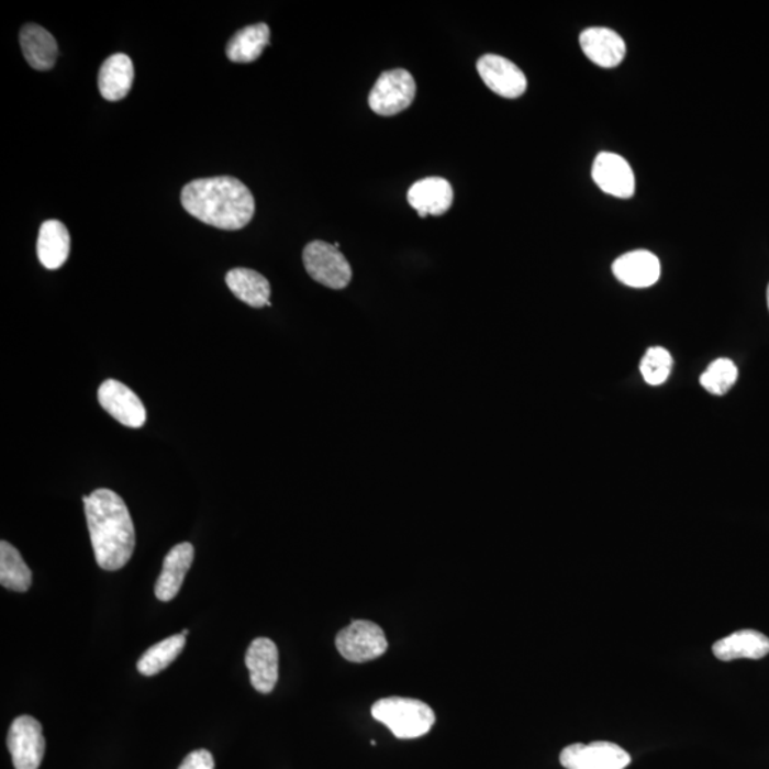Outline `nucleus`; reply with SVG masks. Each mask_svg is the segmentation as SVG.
Segmentation results:
<instances>
[{"label":"nucleus","instance_id":"1","mask_svg":"<svg viewBox=\"0 0 769 769\" xmlns=\"http://www.w3.org/2000/svg\"><path fill=\"white\" fill-rule=\"evenodd\" d=\"M96 561L103 570L123 569L132 559L136 532L124 500L110 489L83 498Z\"/></svg>","mask_w":769,"mask_h":769},{"label":"nucleus","instance_id":"2","mask_svg":"<svg viewBox=\"0 0 769 769\" xmlns=\"http://www.w3.org/2000/svg\"><path fill=\"white\" fill-rule=\"evenodd\" d=\"M181 204L201 223L229 231L244 229L256 213L253 192L230 176L189 182L181 191Z\"/></svg>","mask_w":769,"mask_h":769},{"label":"nucleus","instance_id":"3","mask_svg":"<svg viewBox=\"0 0 769 769\" xmlns=\"http://www.w3.org/2000/svg\"><path fill=\"white\" fill-rule=\"evenodd\" d=\"M372 717L401 739L420 738L434 727V710L420 700L388 696L372 705Z\"/></svg>","mask_w":769,"mask_h":769},{"label":"nucleus","instance_id":"4","mask_svg":"<svg viewBox=\"0 0 769 769\" xmlns=\"http://www.w3.org/2000/svg\"><path fill=\"white\" fill-rule=\"evenodd\" d=\"M302 259L312 280L331 290H344L353 280V268L335 244L312 242L304 248Z\"/></svg>","mask_w":769,"mask_h":769},{"label":"nucleus","instance_id":"5","mask_svg":"<svg viewBox=\"0 0 769 769\" xmlns=\"http://www.w3.org/2000/svg\"><path fill=\"white\" fill-rule=\"evenodd\" d=\"M415 96L416 83L410 71H383L369 93V108L372 112L388 118L410 108Z\"/></svg>","mask_w":769,"mask_h":769},{"label":"nucleus","instance_id":"6","mask_svg":"<svg viewBox=\"0 0 769 769\" xmlns=\"http://www.w3.org/2000/svg\"><path fill=\"white\" fill-rule=\"evenodd\" d=\"M336 648L350 662L377 660L388 650L383 629L367 620H355L336 636Z\"/></svg>","mask_w":769,"mask_h":769},{"label":"nucleus","instance_id":"7","mask_svg":"<svg viewBox=\"0 0 769 769\" xmlns=\"http://www.w3.org/2000/svg\"><path fill=\"white\" fill-rule=\"evenodd\" d=\"M14 769H37L45 756V737L42 724L31 715H21L13 721L8 734Z\"/></svg>","mask_w":769,"mask_h":769},{"label":"nucleus","instance_id":"8","mask_svg":"<svg viewBox=\"0 0 769 769\" xmlns=\"http://www.w3.org/2000/svg\"><path fill=\"white\" fill-rule=\"evenodd\" d=\"M632 757L617 744L594 742L573 744L560 754V764L566 769H626Z\"/></svg>","mask_w":769,"mask_h":769},{"label":"nucleus","instance_id":"9","mask_svg":"<svg viewBox=\"0 0 769 769\" xmlns=\"http://www.w3.org/2000/svg\"><path fill=\"white\" fill-rule=\"evenodd\" d=\"M98 398L103 410L122 425L138 430L146 423V408L141 398L126 384L115 379H108L100 384Z\"/></svg>","mask_w":769,"mask_h":769},{"label":"nucleus","instance_id":"10","mask_svg":"<svg viewBox=\"0 0 769 769\" xmlns=\"http://www.w3.org/2000/svg\"><path fill=\"white\" fill-rule=\"evenodd\" d=\"M476 67L484 85L502 98H521L527 89L525 74L506 57L484 55L480 57Z\"/></svg>","mask_w":769,"mask_h":769},{"label":"nucleus","instance_id":"11","mask_svg":"<svg viewBox=\"0 0 769 769\" xmlns=\"http://www.w3.org/2000/svg\"><path fill=\"white\" fill-rule=\"evenodd\" d=\"M593 179L600 190L618 199H629L636 190V179L626 158L614 153H600L593 166Z\"/></svg>","mask_w":769,"mask_h":769},{"label":"nucleus","instance_id":"12","mask_svg":"<svg viewBox=\"0 0 769 769\" xmlns=\"http://www.w3.org/2000/svg\"><path fill=\"white\" fill-rule=\"evenodd\" d=\"M245 665L249 671V681L261 694H269L278 681V648L276 643L266 637H258L245 654Z\"/></svg>","mask_w":769,"mask_h":769},{"label":"nucleus","instance_id":"13","mask_svg":"<svg viewBox=\"0 0 769 769\" xmlns=\"http://www.w3.org/2000/svg\"><path fill=\"white\" fill-rule=\"evenodd\" d=\"M408 203L422 219L426 215H444L454 205V189L442 177H426L416 181L408 191Z\"/></svg>","mask_w":769,"mask_h":769},{"label":"nucleus","instance_id":"14","mask_svg":"<svg viewBox=\"0 0 769 769\" xmlns=\"http://www.w3.org/2000/svg\"><path fill=\"white\" fill-rule=\"evenodd\" d=\"M584 55L598 66L615 67L626 57L627 46L617 32L608 27H589L580 35Z\"/></svg>","mask_w":769,"mask_h":769},{"label":"nucleus","instance_id":"15","mask_svg":"<svg viewBox=\"0 0 769 769\" xmlns=\"http://www.w3.org/2000/svg\"><path fill=\"white\" fill-rule=\"evenodd\" d=\"M613 274L620 282L628 287H651L661 276L660 259L646 249L627 253L615 259Z\"/></svg>","mask_w":769,"mask_h":769},{"label":"nucleus","instance_id":"16","mask_svg":"<svg viewBox=\"0 0 769 769\" xmlns=\"http://www.w3.org/2000/svg\"><path fill=\"white\" fill-rule=\"evenodd\" d=\"M192 560H194V547L191 543H180L167 553L163 561L161 575L158 576L156 589H154L160 602H170L179 594Z\"/></svg>","mask_w":769,"mask_h":769},{"label":"nucleus","instance_id":"17","mask_svg":"<svg viewBox=\"0 0 769 769\" xmlns=\"http://www.w3.org/2000/svg\"><path fill=\"white\" fill-rule=\"evenodd\" d=\"M713 654L720 661L761 660L769 654V638L757 629H739L714 643Z\"/></svg>","mask_w":769,"mask_h":769},{"label":"nucleus","instance_id":"18","mask_svg":"<svg viewBox=\"0 0 769 769\" xmlns=\"http://www.w3.org/2000/svg\"><path fill=\"white\" fill-rule=\"evenodd\" d=\"M70 254V234L66 225L57 220H47L38 230L37 257L47 269L65 266Z\"/></svg>","mask_w":769,"mask_h":769},{"label":"nucleus","instance_id":"19","mask_svg":"<svg viewBox=\"0 0 769 769\" xmlns=\"http://www.w3.org/2000/svg\"><path fill=\"white\" fill-rule=\"evenodd\" d=\"M134 81L132 59L123 53L110 56L99 71V90L109 102H119L126 98Z\"/></svg>","mask_w":769,"mask_h":769},{"label":"nucleus","instance_id":"20","mask_svg":"<svg viewBox=\"0 0 769 769\" xmlns=\"http://www.w3.org/2000/svg\"><path fill=\"white\" fill-rule=\"evenodd\" d=\"M21 46L23 55L33 69L46 71L56 64L57 43L46 29L29 23L21 31Z\"/></svg>","mask_w":769,"mask_h":769},{"label":"nucleus","instance_id":"21","mask_svg":"<svg viewBox=\"0 0 769 769\" xmlns=\"http://www.w3.org/2000/svg\"><path fill=\"white\" fill-rule=\"evenodd\" d=\"M230 291L239 301L253 308L271 305V286L266 277L249 268H234L225 276Z\"/></svg>","mask_w":769,"mask_h":769},{"label":"nucleus","instance_id":"22","mask_svg":"<svg viewBox=\"0 0 769 769\" xmlns=\"http://www.w3.org/2000/svg\"><path fill=\"white\" fill-rule=\"evenodd\" d=\"M269 32L266 23H257L235 33L227 45V57L234 64H253L269 45Z\"/></svg>","mask_w":769,"mask_h":769},{"label":"nucleus","instance_id":"23","mask_svg":"<svg viewBox=\"0 0 769 769\" xmlns=\"http://www.w3.org/2000/svg\"><path fill=\"white\" fill-rule=\"evenodd\" d=\"M0 584L13 591H27L32 584V571L21 553L11 543H0Z\"/></svg>","mask_w":769,"mask_h":769},{"label":"nucleus","instance_id":"24","mask_svg":"<svg viewBox=\"0 0 769 769\" xmlns=\"http://www.w3.org/2000/svg\"><path fill=\"white\" fill-rule=\"evenodd\" d=\"M185 646L186 637L182 636V634H176V636L168 637L166 640L154 644L153 647L148 648V650L143 654L141 660H138L137 670L141 671L143 676L147 677L158 675V672L165 670L166 667L170 666L171 662L180 656Z\"/></svg>","mask_w":769,"mask_h":769},{"label":"nucleus","instance_id":"25","mask_svg":"<svg viewBox=\"0 0 769 769\" xmlns=\"http://www.w3.org/2000/svg\"><path fill=\"white\" fill-rule=\"evenodd\" d=\"M738 379V368L733 360L720 358L710 364L706 371L701 375V387L713 395H725Z\"/></svg>","mask_w":769,"mask_h":769},{"label":"nucleus","instance_id":"26","mask_svg":"<svg viewBox=\"0 0 769 769\" xmlns=\"http://www.w3.org/2000/svg\"><path fill=\"white\" fill-rule=\"evenodd\" d=\"M672 369V357L667 349L661 346H654L644 355L640 364V372L644 381L653 387L665 383L670 377Z\"/></svg>","mask_w":769,"mask_h":769},{"label":"nucleus","instance_id":"27","mask_svg":"<svg viewBox=\"0 0 769 769\" xmlns=\"http://www.w3.org/2000/svg\"><path fill=\"white\" fill-rule=\"evenodd\" d=\"M179 769H214V758L207 749H197L185 758Z\"/></svg>","mask_w":769,"mask_h":769},{"label":"nucleus","instance_id":"28","mask_svg":"<svg viewBox=\"0 0 769 769\" xmlns=\"http://www.w3.org/2000/svg\"><path fill=\"white\" fill-rule=\"evenodd\" d=\"M189 633H190L189 629L186 628V629H182L181 634H182V636L186 637V636H189Z\"/></svg>","mask_w":769,"mask_h":769},{"label":"nucleus","instance_id":"29","mask_svg":"<svg viewBox=\"0 0 769 769\" xmlns=\"http://www.w3.org/2000/svg\"><path fill=\"white\" fill-rule=\"evenodd\" d=\"M767 301H768V310H769V286H768V290H767Z\"/></svg>","mask_w":769,"mask_h":769}]
</instances>
